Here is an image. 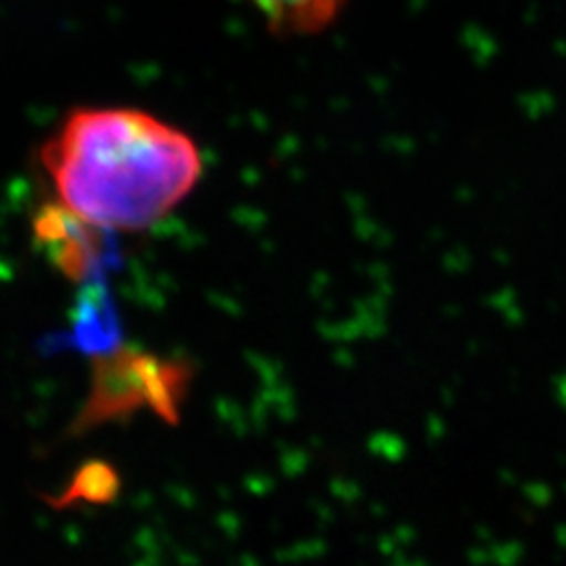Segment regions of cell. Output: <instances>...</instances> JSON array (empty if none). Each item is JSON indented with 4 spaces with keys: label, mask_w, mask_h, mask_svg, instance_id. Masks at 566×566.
Returning a JSON list of instances; mask_svg holds the SVG:
<instances>
[{
    "label": "cell",
    "mask_w": 566,
    "mask_h": 566,
    "mask_svg": "<svg viewBox=\"0 0 566 566\" xmlns=\"http://www.w3.org/2000/svg\"><path fill=\"white\" fill-rule=\"evenodd\" d=\"M41 164L64 210L116 232L161 222L203 175L201 149L185 130L126 106L71 112Z\"/></svg>",
    "instance_id": "6da1fadb"
},
{
    "label": "cell",
    "mask_w": 566,
    "mask_h": 566,
    "mask_svg": "<svg viewBox=\"0 0 566 566\" xmlns=\"http://www.w3.org/2000/svg\"><path fill=\"white\" fill-rule=\"evenodd\" d=\"M272 33L314 35L338 20L347 0H243Z\"/></svg>",
    "instance_id": "7a4b0ae2"
}]
</instances>
